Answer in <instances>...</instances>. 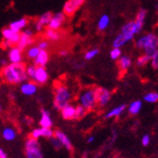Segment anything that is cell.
I'll list each match as a JSON object with an SVG mask.
<instances>
[{"label":"cell","instance_id":"27","mask_svg":"<svg viewBox=\"0 0 158 158\" xmlns=\"http://www.w3.org/2000/svg\"><path fill=\"white\" fill-rule=\"evenodd\" d=\"M41 49L38 48V46H31L30 48H27L26 50V56L27 58L31 59V60H34L36 57L38 56V54L40 53Z\"/></svg>","mask_w":158,"mask_h":158},{"label":"cell","instance_id":"10","mask_svg":"<svg viewBox=\"0 0 158 158\" xmlns=\"http://www.w3.org/2000/svg\"><path fill=\"white\" fill-rule=\"evenodd\" d=\"M53 16V13L51 11H46L40 15V17L36 20L34 24V28L37 32H42L44 31L45 27H48L50 20Z\"/></svg>","mask_w":158,"mask_h":158},{"label":"cell","instance_id":"12","mask_svg":"<svg viewBox=\"0 0 158 158\" xmlns=\"http://www.w3.org/2000/svg\"><path fill=\"white\" fill-rule=\"evenodd\" d=\"M8 60L12 64L23 63V49L19 47H11L8 51Z\"/></svg>","mask_w":158,"mask_h":158},{"label":"cell","instance_id":"7","mask_svg":"<svg viewBox=\"0 0 158 158\" xmlns=\"http://www.w3.org/2000/svg\"><path fill=\"white\" fill-rule=\"evenodd\" d=\"M1 35L3 39V45L6 48H11L14 45H17L20 39V33L13 31L10 27L3 28Z\"/></svg>","mask_w":158,"mask_h":158},{"label":"cell","instance_id":"37","mask_svg":"<svg viewBox=\"0 0 158 158\" xmlns=\"http://www.w3.org/2000/svg\"><path fill=\"white\" fill-rule=\"evenodd\" d=\"M50 143H51V145H52L56 150H59V149H61V148L63 147L61 141H60L58 138H57L55 135H54L52 138H50Z\"/></svg>","mask_w":158,"mask_h":158},{"label":"cell","instance_id":"9","mask_svg":"<svg viewBox=\"0 0 158 158\" xmlns=\"http://www.w3.org/2000/svg\"><path fill=\"white\" fill-rule=\"evenodd\" d=\"M84 2L85 0H66L63 7V11L66 16H72Z\"/></svg>","mask_w":158,"mask_h":158},{"label":"cell","instance_id":"28","mask_svg":"<svg viewBox=\"0 0 158 158\" xmlns=\"http://www.w3.org/2000/svg\"><path fill=\"white\" fill-rule=\"evenodd\" d=\"M109 24H110V17L107 15V14H103V15L100 16V18L98 19V31H105L108 27Z\"/></svg>","mask_w":158,"mask_h":158},{"label":"cell","instance_id":"1","mask_svg":"<svg viewBox=\"0 0 158 158\" xmlns=\"http://www.w3.org/2000/svg\"><path fill=\"white\" fill-rule=\"evenodd\" d=\"M3 81L8 84H19L28 80L27 74V65L23 63H10L2 68Z\"/></svg>","mask_w":158,"mask_h":158},{"label":"cell","instance_id":"18","mask_svg":"<svg viewBox=\"0 0 158 158\" xmlns=\"http://www.w3.org/2000/svg\"><path fill=\"white\" fill-rule=\"evenodd\" d=\"M27 24H28L27 19L26 17H22V18H19V19H16V20L12 21L9 25V27L11 28L13 31L20 33L21 31H23L25 30L26 27L27 26Z\"/></svg>","mask_w":158,"mask_h":158},{"label":"cell","instance_id":"14","mask_svg":"<svg viewBox=\"0 0 158 158\" xmlns=\"http://www.w3.org/2000/svg\"><path fill=\"white\" fill-rule=\"evenodd\" d=\"M65 17L66 15L64 14V11L62 12H57L55 14H53V16L50 20V23L48 25V28H51V30H55L58 31L62 27V26L64 25V21H65Z\"/></svg>","mask_w":158,"mask_h":158},{"label":"cell","instance_id":"3","mask_svg":"<svg viewBox=\"0 0 158 158\" xmlns=\"http://www.w3.org/2000/svg\"><path fill=\"white\" fill-rule=\"evenodd\" d=\"M72 93L65 84H58L54 89L53 106L56 110H62L64 106L71 103Z\"/></svg>","mask_w":158,"mask_h":158},{"label":"cell","instance_id":"11","mask_svg":"<svg viewBox=\"0 0 158 158\" xmlns=\"http://www.w3.org/2000/svg\"><path fill=\"white\" fill-rule=\"evenodd\" d=\"M97 91V102H98V105L99 107H104L106 106L112 97L111 92L103 87H98L96 88Z\"/></svg>","mask_w":158,"mask_h":158},{"label":"cell","instance_id":"39","mask_svg":"<svg viewBox=\"0 0 158 158\" xmlns=\"http://www.w3.org/2000/svg\"><path fill=\"white\" fill-rule=\"evenodd\" d=\"M150 143H151V137L149 135H144L142 136L141 138V144L144 146V147H147L150 145Z\"/></svg>","mask_w":158,"mask_h":158},{"label":"cell","instance_id":"22","mask_svg":"<svg viewBox=\"0 0 158 158\" xmlns=\"http://www.w3.org/2000/svg\"><path fill=\"white\" fill-rule=\"evenodd\" d=\"M126 110V104H121L119 106H117L113 109H111L109 112H107L105 114L104 118L106 119H110V118H118L121 114L125 112Z\"/></svg>","mask_w":158,"mask_h":158},{"label":"cell","instance_id":"19","mask_svg":"<svg viewBox=\"0 0 158 158\" xmlns=\"http://www.w3.org/2000/svg\"><path fill=\"white\" fill-rule=\"evenodd\" d=\"M49 61V53L47 49L41 50L38 56L33 60V64L37 66H46Z\"/></svg>","mask_w":158,"mask_h":158},{"label":"cell","instance_id":"42","mask_svg":"<svg viewBox=\"0 0 158 158\" xmlns=\"http://www.w3.org/2000/svg\"><path fill=\"white\" fill-rule=\"evenodd\" d=\"M59 55L62 56V57H64V56L67 55V51L66 50H61V51H59Z\"/></svg>","mask_w":158,"mask_h":158},{"label":"cell","instance_id":"25","mask_svg":"<svg viewBox=\"0 0 158 158\" xmlns=\"http://www.w3.org/2000/svg\"><path fill=\"white\" fill-rule=\"evenodd\" d=\"M2 137L6 141H13L16 137V131L12 127H5L2 130Z\"/></svg>","mask_w":158,"mask_h":158},{"label":"cell","instance_id":"26","mask_svg":"<svg viewBox=\"0 0 158 158\" xmlns=\"http://www.w3.org/2000/svg\"><path fill=\"white\" fill-rule=\"evenodd\" d=\"M142 108V102L141 100H135L131 102L130 105L128 106V112L132 116H136V114L141 111Z\"/></svg>","mask_w":158,"mask_h":158},{"label":"cell","instance_id":"31","mask_svg":"<svg viewBox=\"0 0 158 158\" xmlns=\"http://www.w3.org/2000/svg\"><path fill=\"white\" fill-rule=\"evenodd\" d=\"M99 53V49L98 48H91L89 50H87L84 54V59L86 61H91L93 60L95 57Z\"/></svg>","mask_w":158,"mask_h":158},{"label":"cell","instance_id":"24","mask_svg":"<svg viewBox=\"0 0 158 158\" xmlns=\"http://www.w3.org/2000/svg\"><path fill=\"white\" fill-rule=\"evenodd\" d=\"M44 36L45 39L48 41H51V42H56V41H59L62 37V34L58 31H55V30H51V28H47L44 32Z\"/></svg>","mask_w":158,"mask_h":158},{"label":"cell","instance_id":"23","mask_svg":"<svg viewBox=\"0 0 158 158\" xmlns=\"http://www.w3.org/2000/svg\"><path fill=\"white\" fill-rule=\"evenodd\" d=\"M118 68L121 71L125 72V71H127L129 68L131 67V65H132V59L129 56H127V55H122L120 58L118 59Z\"/></svg>","mask_w":158,"mask_h":158},{"label":"cell","instance_id":"8","mask_svg":"<svg viewBox=\"0 0 158 158\" xmlns=\"http://www.w3.org/2000/svg\"><path fill=\"white\" fill-rule=\"evenodd\" d=\"M34 42V35L33 31L30 28H25L23 31L20 32V39L17 44V47H19L21 49H27L32 46Z\"/></svg>","mask_w":158,"mask_h":158},{"label":"cell","instance_id":"34","mask_svg":"<svg viewBox=\"0 0 158 158\" xmlns=\"http://www.w3.org/2000/svg\"><path fill=\"white\" fill-rule=\"evenodd\" d=\"M86 112H87V110H86L83 106H81L80 104L76 105V119L82 118L85 116Z\"/></svg>","mask_w":158,"mask_h":158},{"label":"cell","instance_id":"15","mask_svg":"<svg viewBox=\"0 0 158 158\" xmlns=\"http://www.w3.org/2000/svg\"><path fill=\"white\" fill-rule=\"evenodd\" d=\"M38 90V84L35 81H27L20 85V91L23 95L31 97L37 93Z\"/></svg>","mask_w":158,"mask_h":158},{"label":"cell","instance_id":"2","mask_svg":"<svg viewBox=\"0 0 158 158\" xmlns=\"http://www.w3.org/2000/svg\"><path fill=\"white\" fill-rule=\"evenodd\" d=\"M144 22L135 20L128 22L121 27V31L119 34L117 35V37L113 40V48H122L125 44L132 41L136 34H138L143 28Z\"/></svg>","mask_w":158,"mask_h":158},{"label":"cell","instance_id":"30","mask_svg":"<svg viewBox=\"0 0 158 158\" xmlns=\"http://www.w3.org/2000/svg\"><path fill=\"white\" fill-rule=\"evenodd\" d=\"M144 100L148 103H155L158 102V93L157 92H149L144 96Z\"/></svg>","mask_w":158,"mask_h":158},{"label":"cell","instance_id":"6","mask_svg":"<svg viewBox=\"0 0 158 158\" xmlns=\"http://www.w3.org/2000/svg\"><path fill=\"white\" fill-rule=\"evenodd\" d=\"M26 158H43L39 140L33 137H28L25 142Z\"/></svg>","mask_w":158,"mask_h":158},{"label":"cell","instance_id":"13","mask_svg":"<svg viewBox=\"0 0 158 158\" xmlns=\"http://www.w3.org/2000/svg\"><path fill=\"white\" fill-rule=\"evenodd\" d=\"M55 135V132L52 130L51 128H44L40 127L33 129L31 133V136L36 139H39L41 137H46V138H52Z\"/></svg>","mask_w":158,"mask_h":158},{"label":"cell","instance_id":"36","mask_svg":"<svg viewBox=\"0 0 158 158\" xmlns=\"http://www.w3.org/2000/svg\"><path fill=\"white\" fill-rule=\"evenodd\" d=\"M146 17H147V10H144V9H141V10H139L138 12L136 13V17H135V19L145 23Z\"/></svg>","mask_w":158,"mask_h":158},{"label":"cell","instance_id":"40","mask_svg":"<svg viewBox=\"0 0 158 158\" xmlns=\"http://www.w3.org/2000/svg\"><path fill=\"white\" fill-rule=\"evenodd\" d=\"M0 158H9L8 154L6 153V152H4L3 149H0Z\"/></svg>","mask_w":158,"mask_h":158},{"label":"cell","instance_id":"17","mask_svg":"<svg viewBox=\"0 0 158 158\" xmlns=\"http://www.w3.org/2000/svg\"><path fill=\"white\" fill-rule=\"evenodd\" d=\"M61 114H62L63 118L65 120L76 119V105L69 103L68 105L64 106L61 110Z\"/></svg>","mask_w":158,"mask_h":158},{"label":"cell","instance_id":"20","mask_svg":"<svg viewBox=\"0 0 158 158\" xmlns=\"http://www.w3.org/2000/svg\"><path fill=\"white\" fill-rule=\"evenodd\" d=\"M55 136L61 141L62 145H63V147L64 149H66L67 151H72L73 150L72 142H71L69 137L64 133H63L62 131H56L55 132Z\"/></svg>","mask_w":158,"mask_h":158},{"label":"cell","instance_id":"5","mask_svg":"<svg viewBox=\"0 0 158 158\" xmlns=\"http://www.w3.org/2000/svg\"><path fill=\"white\" fill-rule=\"evenodd\" d=\"M78 102L87 111L95 109L98 105L96 88L87 87L85 89H82L78 96Z\"/></svg>","mask_w":158,"mask_h":158},{"label":"cell","instance_id":"29","mask_svg":"<svg viewBox=\"0 0 158 158\" xmlns=\"http://www.w3.org/2000/svg\"><path fill=\"white\" fill-rule=\"evenodd\" d=\"M151 59H152V56H150L148 54H145V53L142 54L141 56L138 57V59L136 60V65L140 66V67L145 66L151 61Z\"/></svg>","mask_w":158,"mask_h":158},{"label":"cell","instance_id":"4","mask_svg":"<svg viewBox=\"0 0 158 158\" xmlns=\"http://www.w3.org/2000/svg\"><path fill=\"white\" fill-rule=\"evenodd\" d=\"M135 47L145 54L152 56L158 49V36L152 32L142 35L135 41Z\"/></svg>","mask_w":158,"mask_h":158},{"label":"cell","instance_id":"35","mask_svg":"<svg viewBox=\"0 0 158 158\" xmlns=\"http://www.w3.org/2000/svg\"><path fill=\"white\" fill-rule=\"evenodd\" d=\"M151 64L153 69L158 70V49L152 55V59H151Z\"/></svg>","mask_w":158,"mask_h":158},{"label":"cell","instance_id":"41","mask_svg":"<svg viewBox=\"0 0 158 158\" xmlns=\"http://www.w3.org/2000/svg\"><path fill=\"white\" fill-rule=\"evenodd\" d=\"M94 141H95V137L92 136V135L87 138V142L89 143V144H92V143H94Z\"/></svg>","mask_w":158,"mask_h":158},{"label":"cell","instance_id":"38","mask_svg":"<svg viewBox=\"0 0 158 158\" xmlns=\"http://www.w3.org/2000/svg\"><path fill=\"white\" fill-rule=\"evenodd\" d=\"M36 45L38 46V48H39L41 50H44V49H47V48H48V40H46V39H43V40L39 41Z\"/></svg>","mask_w":158,"mask_h":158},{"label":"cell","instance_id":"32","mask_svg":"<svg viewBox=\"0 0 158 158\" xmlns=\"http://www.w3.org/2000/svg\"><path fill=\"white\" fill-rule=\"evenodd\" d=\"M121 56H122V51L120 48H113L112 50L110 51V57L114 61L118 60Z\"/></svg>","mask_w":158,"mask_h":158},{"label":"cell","instance_id":"16","mask_svg":"<svg viewBox=\"0 0 158 158\" xmlns=\"http://www.w3.org/2000/svg\"><path fill=\"white\" fill-rule=\"evenodd\" d=\"M48 79H49V75H48V72L46 69V67L45 66H37L33 81H35L37 84L42 85V84L47 83Z\"/></svg>","mask_w":158,"mask_h":158},{"label":"cell","instance_id":"21","mask_svg":"<svg viewBox=\"0 0 158 158\" xmlns=\"http://www.w3.org/2000/svg\"><path fill=\"white\" fill-rule=\"evenodd\" d=\"M39 124L41 127L44 128H51L52 127V118L50 117V114L48 111L43 109L41 110V118H40V121Z\"/></svg>","mask_w":158,"mask_h":158},{"label":"cell","instance_id":"33","mask_svg":"<svg viewBox=\"0 0 158 158\" xmlns=\"http://www.w3.org/2000/svg\"><path fill=\"white\" fill-rule=\"evenodd\" d=\"M36 68H37V65H35L34 64L27 66V74L28 80L33 81L34 77H35V73H36Z\"/></svg>","mask_w":158,"mask_h":158}]
</instances>
